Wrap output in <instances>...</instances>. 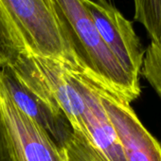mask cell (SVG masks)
I'll list each match as a JSON object with an SVG mask.
<instances>
[{"instance_id":"obj_1","label":"cell","mask_w":161,"mask_h":161,"mask_svg":"<svg viewBox=\"0 0 161 161\" xmlns=\"http://www.w3.org/2000/svg\"><path fill=\"white\" fill-rule=\"evenodd\" d=\"M80 66L130 103L140 93L139 80L121 66L101 38L82 0H54Z\"/></svg>"},{"instance_id":"obj_2","label":"cell","mask_w":161,"mask_h":161,"mask_svg":"<svg viewBox=\"0 0 161 161\" xmlns=\"http://www.w3.org/2000/svg\"><path fill=\"white\" fill-rule=\"evenodd\" d=\"M26 52L80 67L54 0H0Z\"/></svg>"},{"instance_id":"obj_3","label":"cell","mask_w":161,"mask_h":161,"mask_svg":"<svg viewBox=\"0 0 161 161\" xmlns=\"http://www.w3.org/2000/svg\"><path fill=\"white\" fill-rule=\"evenodd\" d=\"M9 67L23 86L54 111L63 113L73 131L89 141L84 119V103L65 64L24 52Z\"/></svg>"},{"instance_id":"obj_4","label":"cell","mask_w":161,"mask_h":161,"mask_svg":"<svg viewBox=\"0 0 161 161\" xmlns=\"http://www.w3.org/2000/svg\"><path fill=\"white\" fill-rule=\"evenodd\" d=\"M0 116L14 161H67L64 148L17 107L1 80Z\"/></svg>"},{"instance_id":"obj_5","label":"cell","mask_w":161,"mask_h":161,"mask_svg":"<svg viewBox=\"0 0 161 161\" xmlns=\"http://www.w3.org/2000/svg\"><path fill=\"white\" fill-rule=\"evenodd\" d=\"M85 71V70H84ZM117 132L126 161H161L159 141L142 124L131 103L85 71Z\"/></svg>"},{"instance_id":"obj_6","label":"cell","mask_w":161,"mask_h":161,"mask_svg":"<svg viewBox=\"0 0 161 161\" xmlns=\"http://www.w3.org/2000/svg\"><path fill=\"white\" fill-rule=\"evenodd\" d=\"M101 38L121 66L139 80L145 48L133 22L107 0H82Z\"/></svg>"},{"instance_id":"obj_7","label":"cell","mask_w":161,"mask_h":161,"mask_svg":"<svg viewBox=\"0 0 161 161\" xmlns=\"http://www.w3.org/2000/svg\"><path fill=\"white\" fill-rule=\"evenodd\" d=\"M67 69L84 103V119L90 143L108 161H126L117 132L86 73L82 67L67 66Z\"/></svg>"},{"instance_id":"obj_8","label":"cell","mask_w":161,"mask_h":161,"mask_svg":"<svg viewBox=\"0 0 161 161\" xmlns=\"http://www.w3.org/2000/svg\"><path fill=\"white\" fill-rule=\"evenodd\" d=\"M0 80L17 107L40 125L56 144L64 148L73 133L66 117L54 111L23 86L9 66H0Z\"/></svg>"},{"instance_id":"obj_9","label":"cell","mask_w":161,"mask_h":161,"mask_svg":"<svg viewBox=\"0 0 161 161\" xmlns=\"http://www.w3.org/2000/svg\"><path fill=\"white\" fill-rule=\"evenodd\" d=\"M135 21L146 30L152 42L161 45V0H134Z\"/></svg>"},{"instance_id":"obj_10","label":"cell","mask_w":161,"mask_h":161,"mask_svg":"<svg viewBox=\"0 0 161 161\" xmlns=\"http://www.w3.org/2000/svg\"><path fill=\"white\" fill-rule=\"evenodd\" d=\"M24 52L22 42L0 7V66H12Z\"/></svg>"},{"instance_id":"obj_11","label":"cell","mask_w":161,"mask_h":161,"mask_svg":"<svg viewBox=\"0 0 161 161\" xmlns=\"http://www.w3.org/2000/svg\"><path fill=\"white\" fill-rule=\"evenodd\" d=\"M64 150L67 161H108L92 143L74 131Z\"/></svg>"},{"instance_id":"obj_12","label":"cell","mask_w":161,"mask_h":161,"mask_svg":"<svg viewBox=\"0 0 161 161\" xmlns=\"http://www.w3.org/2000/svg\"><path fill=\"white\" fill-rule=\"evenodd\" d=\"M0 161H14L1 116H0Z\"/></svg>"}]
</instances>
